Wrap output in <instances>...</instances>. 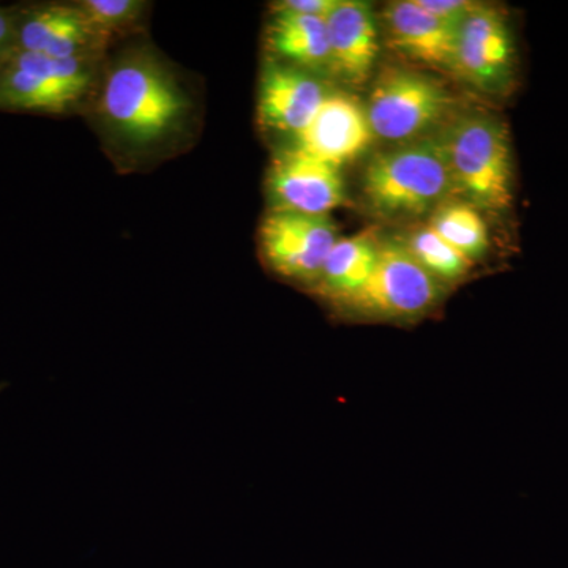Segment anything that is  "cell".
<instances>
[{
	"instance_id": "2",
	"label": "cell",
	"mask_w": 568,
	"mask_h": 568,
	"mask_svg": "<svg viewBox=\"0 0 568 568\" xmlns=\"http://www.w3.org/2000/svg\"><path fill=\"white\" fill-rule=\"evenodd\" d=\"M102 106L108 121L134 142L162 140L185 111L174 81L149 59L115 65L104 81Z\"/></svg>"
},
{
	"instance_id": "7",
	"label": "cell",
	"mask_w": 568,
	"mask_h": 568,
	"mask_svg": "<svg viewBox=\"0 0 568 568\" xmlns=\"http://www.w3.org/2000/svg\"><path fill=\"white\" fill-rule=\"evenodd\" d=\"M336 241L335 224L327 215L272 211L260 230L265 263L276 274L312 286Z\"/></svg>"
},
{
	"instance_id": "19",
	"label": "cell",
	"mask_w": 568,
	"mask_h": 568,
	"mask_svg": "<svg viewBox=\"0 0 568 568\" xmlns=\"http://www.w3.org/2000/svg\"><path fill=\"white\" fill-rule=\"evenodd\" d=\"M144 3L136 0H84L78 9L93 33H110L125 28L140 17Z\"/></svg>"
},
{
	"instance_id": "11",
	"label": "cell",
	"mask_w": 568,
	"mask_h": 568,
	"mask_svg": "<svg viewBox=\"0 0 568 568\" xmlns=\"http://www.w3.org/2000/svg\"><path fill=\"white\" fill-rule=\"evenodd\" d=\"M373 132L366 111L346 95H328L312 123L295 138L302 151L343 166L368 148Z\"/></svg>"
},
{
	"instance_id": "6",
	"label": "cell",
	"mask_w": 568,
	"mask_h": 568,
	"mask_svg": "<svg viewBox=\"0 0 568 568\" xmlns=\"http://www.w3.org/2000/svg\"><path fill=\"white\" fill-rule=\"evenodd\" d=\"M89 70L81 58L54 59L18 51L0 74V104L14 110L62 112L84 95Z\"/></svg>"
},
{
	"instance_id": "21",
	"label": "cell",
	"mask_w": 568,
	"mask_h": 568,
	"mask_svg": "<svg viewBox=\"0 0 568 568\" xmlns=\"http://www.w3.org/2000/svg\"><path fill=\"white\" fill-rule=\"evenodd\" d=\"M338 0H283L274 3V14H297V17L324 18L334 11Z\"/></svg>"
},
{
	"instance_id": "13",
	"label": "cell",
	"mask_w": 568,
	"mask_h": 568,
	"mask_svg": "<svg viewBox=\"0 0 568 568\" xmlns=\"http://www.w3.org/2000/svg\"><path fill=\"white\" fill-rule=\"evenodd\" d=\"M331 67L351 84H362L376 61L377 31L372 7L338 0L327 20Z\"/></svg>"
},
{
	"instance_id": "14",
	"label": "cell",
	"mask_w": 568,
	"mask_h": 568,
	"mask_svg": "<svg viewBox=\"0 0 568 568\" xmlns=\"http://www.w3.org/2000/svg\"><path fill=\"white\" fill-rule=\"evenodd\" d=\"M91 36V29L78 7H47L26 18L18 31V44L20 51L73 59L80 58Z\"/></svg>"
},
{
	"instance_id": "4",
	"label": "cell",
	"mask_w": 568,
	"mask_h": 568,
	"mask_svg": "<svg viewBox=\"0 0 568 568\" xmlns=\"http://www.w3.org/2000/svg\"><path fill=\"white\" fill-rule=\"evenodd\" d=\"M440 298L439 280L428 274L402 242L377 246L376 263L345 308L375 320H416Z\"/></svg>"
},
{
	"instance_id": "9",
	"label": "cell",
	"mask_w": 568,
	"mask_h": 568,
	"mask_svg": "<svg viewBox=\"0 0 568 568\" xmlns=\"http://www.w3.org/2000/svg\"><path fill=\"white\" fill-rule=\"evenodd\" d=\"M514 41L499 10L477 3L458 29L455 71L487 92L507 88L514 73Z\"/></svg>"
},
{
	"instance_id": "1",
	"label": "cell",
	"mask_w": 568,
	"mask_h": 568,
	"mask_svg": "<svg viewBox=\"0 0 568 568\" xmlns=\"http://www.w3.org/2000/svg\"><path fill=\"white\" fill-rule=\"evenodd\" d=\"M362 189L379 215H420L455 189L446 141L428 138L377 153L365 166Z\"/></svg>"
},
{
	"instance_id": "12",
	"label": "cell",
	"mask_w": 568,
	"mask_h": 568,
	"mask_svg": "<svg viewBox=\"0 0 568 568\" xmlns=\"http://www.w3.org/2000/svg\"><path fill=\"white\" fill-rule=\"evenodd\" d=\"M384 18L396 51L426 65L455 70L459 28L437 20L417 0L390 3Z\"/></svg>"
},
{
	"instance_id": "17",
	"label": "cell",
	"mask_w": 568,
	"mask_h": 568,
	"mask_svg": "<svg viewBox=\"0 0 568 568\" xmlns=\"http://www.w3.org/2000/svg\"><path fill=\"white\" fill-rule=\"evenodd\" d=\"M432 227L447 244L457 248L470 261L481 256L488 250L487 226L473 205L462 203L444 205L433 216Z\"/></svg>"
},
{
	"instance_id": "20",
	"label": "cell",
	"mask_w": 568,
	"mask_h": 568,
	"mask_svg": "<svg viewBox=\"0 0 568 568\" xmlns=\"http://www.w3.org/2000/svg\"><path fill=\"white\" fill-rule=\"evenodd\" d=\"M417 3L437 20L455 26V28H459L467 14L477 6L474 2H466V0H417Z\"/></svg>"
},
{
	"instance_id": "15",
	"label": "cell",
	"mask_w": 568,
	"mask_h": 568,
	"mask_svg": "<svg viewBox=\"0 0 568 568\" xmlns=\"http://www.w3.org/2000/svg\"><path fill=\"white\" fill-rule=\"evenodd\" d=\"M379 242L372 233L338 239L328 253L313 290L336 305H345L364 286L376 263Z\"/></svg>"
},
{
	"instance_id": "10",
	"label": "cell",
	"mask_w": 568,
	"mask_h": 568,
	"mask_svg": "<svg viewBox=\"0 0 568 568\" xmlns=\"http://www.w3.org/2000/svg\"><path fill=\"white\" fill-rule=\"evenodd\" d=\"M331 93L323 82L293 67H265L257 93V119L265 129L298 136Z\"/></svg>"
},
{
	"instance_id": "16",
	"label": "cell",
	"mask_w": 568,
	"mask_h": 568,
	"mask_svg": "<svg viewBox=\"0 0 568 568\" xmlns=\"http://www.w3.org/2000/svg\"><path fill=\"white\" fill-rule=\"evenodd\" d=\"M267 44L280 58L306 69L331 65V44L324 18L274 14L267 28Z\"/></svg>"
},
{
	"instance_id": "8",
	"label": "cell",
	"mask_w": 568,
	"mask_h": 568,
	"mask_svg": "<svg viewBox=\"0 0 568 568\" xmlns=\"http://www.w3.org/2000/svg\"><path fill=\"white\" fill-rule=\"evenodd\" d=\"M267 183L274 211L324 216L346 204L342 166L324 162L297 145L275 156Z\"/></svg>"
},
{
	"instance_id": "22",
	"label": "cell",
	"mask_w": 568,
	"mask_h": 568,
	"mask_svg": "<svg viewBox=\"0 0 568 568\" xmlns=\"http://www.w3.org/2000/svg\"><path fill=\"white\" fill-rule=\"evenodd\" d=\"M11 36V22L6 13L0 11V48L7 43Z\"/></svg>"
},
{
	"instance_id": "18",
	"label": "cell",
	"mask_w": 568,
	"mask_h": 568,
	"mask_svg": "<svg viewBox=\"0 0 568 568\" xmlns=\"http://www.w3.org/2000/svg\"><path fill=\"white\" fill-rule=\"evenodd\" d=\"M405 245L417 263L436 280L452 282L469 271V257L447 244L432 226L414 231Z\"/></svg>"
},
{
	"instance_id": "3",
	"label": "cell",
	"mask_w": 568,
	"mask_h": 568,
	"mask_svg": "<svg viewBox=\"0 0 568 568\" xmlns=\"http://www.w3.org/2000/svg\"><path fill=\"white\" fill-rule=\"evenodd\" d=\"M446 141L455 189L477 207L504 212L511 204V155L506 129L495 119L457 123Z\"/></svg>"
},
{
	"instance_id": "5",
	"label": "cell",
	"mask_w": 568,
	"mask_h": 568,
	"mask_svg": "<svg viewBox=\"0 0 568 568\" xmlns=\"http://www.w3.org/2000/svg\"><path fill=\"white\" fill-rule=\"evenodd\" d=\"M452 106L450 93L436 81L413 71L388 69L372 91L366 118L373 136L407 141L436 125Z\"/></svg>"
}]
</instances>
